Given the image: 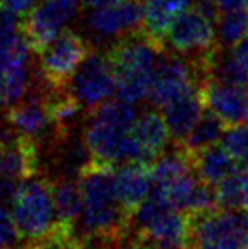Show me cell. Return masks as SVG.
I'll return each instance as SVG.
<instances>
[{
  "mask_svg": "<svg viewBox=\"0 0 248 249\" xmlns=\"http://www.w3.org/2000/svg\"><path fill=\"white\" fill-rule=\"evenodd\" d=\"M218 5L219 12H226V10H235L242 9V7H248V0H214Z\"/></svg>",
  "mask_w": 248,
  "mask_h": 249,
  "instance_id": "obj_31",
  "label": "cell"
},
{
  "mask_svg": "<svg viewBox=\"0 0 248 249\" xmlns=\"http://www.w3.org/2000/svg\"><path fill=\"white\" fill-rule=\"evenodd\" d=\"M165 48L170 53L191 59L212 54L221 48L218 31L214 29V20L202 16L194 7L186 10L167 33Z\"/></svg>",
  "mask_w": 248,
  "mask_h": 249,
  "instance_id": "obj_6",
  "label": "cell"
},
{
  "mask_svg": "<svg viewBox=\"0 0 248 249\" xmlns=\"http://www.w3.org/2000/svg\"><path fill=\"white\" fill-rule=\"evenodd\" d=\"M10 212L22 243L38 244L44 241L58 227L53 183L38 177L24 180Z\"/></svg>",
  "mask_w": 248,
  "mask_h": 249,
  "instance_id": "obj_4",
  "label": "cell"
},
{
  "mask_svg": "<svg viewBox=\"0 0 248 249\" xmlns=\"http://www.w3.org/2000/svg\"><path fill=\"white\" fill-rule=\"evenodd\" d=\"M136 117L133 104L121 99L106 100L87 110L83 144L90 160L113 166L134 160L131 129Z\"/></svg>",
  "mask_w": 248,
  "mask_h": 249,
  "instance_id": "obj_2",
  "label": "cell"
},
{
  "mask_svg": "<svg viewBox=\"0 0 248 249\" xmlns=\"http://www.w3.org/2000/svg\"><path fill=\"white\" fill-rule=\"evenodd\" d=\"M5 121L16 134L29 138L33 141L43 138L48 127L53 125L44 100L33 92H29V95L16 102L14 105L7 107Z\"/></svg>",
  "mask_w": 248,
  "mask_h": 249,
  "instance_id": "obj_17",
  "label": "cell"
},
{
  "mask_svg": "<svg viewBox=\"0 0 248 249\" xmlns=\"http://www.w3.org/2000/svg\"><path fill=\"white\" fill-rule=\"evenodd\" d=\"M231 54L248 73V36H245L240 43H236L235 46L231 48Z\"/></svg>",
  "mask_w": 248,
  "mask_h": 249,
  "instance_id": "obj_30",
  "label": "cell"
},
{
  "mask_svg": "<svg viewBox=\"0 0 248 249\" xmlns=\"http://www.w3.org/2000/svg\"><path fill=\"white\" fill-rule=\"evenodd\" d=\"M202 112H204V104L199 95V87L186 95L172 100L162 108L163 119L170 131V138L175 141V144L184 142L189 132L197 124Z\"/></svg>",
  "mask_w": 248,
  "mask_h": 249,
  "instance_id": "obj_19",
  "label": "cell"
},
{
  "mask_svg": "<svg viewBox=\"0 0 248 249\" xmlns=\"http://www.w3.org/2000/svg\"><path fill=\"white\" fill-rule=\"evenodd\" d=\"M19 231L14 222L12 212L7 205L0 203V249H14L19 248Z\"/></svg>",
  "mask_w": 248,
  "mask_h": 249,
  "instance_id": "obj_26",
  "label": "cell"
},
{
  "mask_svg": "<svg viewBox=\"0 0 248 249\" xmlns=\"http://www.w3.org/2000/svg\"><path fill=\"white\" fill-rule=\"evenodd\" d=\"M78 249H113V244L100 239H94V237H90V239L82 237V243H80Z\"/></svg>",
  "mask_w": 248,
  "mask_h": 249,
  "instance_id": "obj_32",
  "label": "cell"
},
{
  "mask_svg": "<svg viewBox=\"0 0 248 249\" xmlns=\"http://www.w3.org/2000/svg\"><path fill=\"white\" fill-rule=\"evenodd\" d=\"M22 181L10 180V178H0V203L10 207L17 197V192Z\"/></svg>",
  "mask_w": 248,
  "mask_h": 249,
  "instance_id": "obj_28",
  "label": "cell"
},
{
  "mask_svg": "<svg viewBox=\"0 0 248 249\" xmlns=\"http://www.w3.org/2000/svg\"><path fill=\"white\" fill-rule=\"evenodd\" d=\"M82 0H41L20 22V33L39 54L76 17Z\"/></svg>",
  "mask_w": 248,
  "mask_h": 249,
  "instance_id": "obj_8",
  "label": "cell"
},
{
  "mask_svg": "<svg viewBox=\"0 0 248 249\" xmlns=\"http://www.w3.org/2000/svg\"><path fill=\"white\" fill-rule=\"evenodd\" d=\"M218 207L229 210L248 209V166H240L214 187Z\"/></svg>",
  "mask_w": 248,
  "mask_h": 249,
  "instance_id": "obj_23",
  "label": "cell"
},
{
  "mask_svg": "<svg viewBox=\"0 0 248 249\" xmlns=\"http://www.w3.org/2000/svg\"><path fill=\"white\" fill-rule=\"evenodd\" d=\"M243 212V219H245V226H247V231H248V209L242 210Z\"/></svg>",
  "mask_w": 248,
  "mask_h": 249,
  "instance_id": "obj_34",
  "label": "cell"
},
{
  "mask_svg": "<svg viewBox=\"0 0 248 249\" xmlns=\"http://www.w3.org/2000/svg\"><path fill=\"white\" fill-rule=\"evenodd\" d=\"M191 249H248V231L242 210L216 207L191 215Z\"/></svg>",
  "mask_w": 248,
  "mask_h": 249,
  "instance_id": "obj_5",
  "label": "cell"
},
{
  "mask_svg": "<svg viewBox=\"0 0 248 249\" xmlns=\"http://www.w3.org/2000/svg\"><path fill=\"white\" fill-rule=\"evenodd\" d=\"M36 0H0V7L14 12L17 17H26L34 9Z\"/></svg>",
  "mask_w": 248,
  "mask_h": 249,
  "instance_id": "obj_29",
  "label": "cell"
},
{
  "mask_svg": "<svg viewBox=\"0 0 248 249\" xmlns=\"http://www.w3.org/2000/svg\"><path fill=\"white\" fill-rule=\"evenodd\" d=\"M223 148L231 154V158L240 166H248V125L228 127L221 138Z\"/></svg>",
  "mask_w": 248,
  "mask_h": 249,
  "instance_id": "obj_25",
  "label": "cell"
},
{
  "mask_svg": "<svg viewBox=\"0 0 248 249\" xmlns=\"http://www.w3.org/2000/svg\"><path fill=\"white\" fill-rule=\"evenodd\" d=\"M226 124L214 114L212 110L204 107V112L202 115L199 117L197 124L194 125L189 136L184 139V142H180L182 149H186L189 154H194L197 151L208 148V146H212V144H218L221 142V138L226 131Z\"/></svg>",
  "mask_w": 248,
  "mask_h": 249,
  "instance_id": "obj_22",
  "label": "cell"
},
{
  "mask_svg": "<svg viewBox=\"0 0 248 249\" xmlns=\"http://www.w3.org/2000/svg\"><path fill=\"white\" fill-rule=\"evenodd\" d=\"M133 144H134V160L153 163L160 154L165 153L169 144L170 131L163 114L156 110H145L138 114L131 129Z\"/></svg>",
  "mask_w": 248,
  "mask_h": 249,
  "instance_id": "obj_16",
  "label": "cell"
},
{
  "mask_svg": "<svg viewBox=\"0 0 248 249\" xmlns=\"http://www.w3.org/2000/svg\"><path fill=\"white\" fill-rule=\"evenodd\" d=\"M31 53L22 33L0 44V107H10L29 93L34 78Z\"/></svg>",
  "mask_w": 248,
  "mask_h": 249,
  "instance_id": "obj_7",
  "label": "cell"
},
{
  "mask_svg": "<svg viewBox=\"0 0 248 249\" xmlns=\"http://www.w3.org/2000/svg\"><path fill=\"white\" fill-rule=\"evenodd\" d=\"M92 48L76 31L63 29L43 51L39 53V71L48 82L63 87L70 82Z\"/></svg>",
  "mask_w": 248,
  "mask_h": 249,
  "instance_id": "obj_10",
  "label": "cell"
},
{
  "mask_svg": "<svg viewBox=\"0 0 248 249\" xmlns=\"http://www.w3.org/2000/svg\"><path fill=\"white\" fill-rule=\"evenodd\" d=\"M17 24V16L14 12L0 7V44H3L5 41H9L10 37H14L19 29Z\"/></svg>",
  "mask_w": 248,
  "mask_h": 249,
  "instance_id": "obj_27",
  "label": "cell"
},
{
  "mask_svg": "<svg viewBox=\"0 0 248 249\" xmlns=\"http://www.w3.org/2000/svg\"><path fill=\"white\" fill-rule=\"evenodd\" d=\"M194 0H143L141 34L160 51H165V37L172 24L182 16Z\"/></svg>",
  "mask_w": 248,
  "mask_h": 249,
  "instance_id": "obj_18",
  "label": "cell"
},
{
  "mask_svg": "<svg viewBox=\"0 0 248 249\" xmlns=\"http://www.w3.org/2000/svg\"><path fill=\"white\" fill-rule=\"evenodd\" d=\"M114 187L123 209L131 215L152 194V163L133 160L117 164L114 170Z\"/></svg>",
  "mask_w": 248,
  "mask_h": 249,
  "instance_id": "obj_15",
  "label": "cell"
},
{
  "mask_svg": "<svg viewBox=\"0 0 248 249\" xmlns=\"http://www.w3.org/2000/svg\"><path fill=\"white\" fill-rule=\"evenodd\" d=\"M143 3L141 0H119L113 5L90 9L87 14V31L94 39L114 41L141 31Z\"/></svg>",
  "mask_w": 248,
  "mask_h": 249,
  "instance_id": "obj_12",
  "label": "cell"
},
{
  "mask_svg": "<svg viewBox=\"0 0 248 249\" xmlns=\"http://www.w3.org/2000/svg\"><path fill=\"white\" fill-rule=\"evenodd\" d=\"M39 168L38 142L19 134L0 136V178L24 181L36 177Z\"/></svg>",
  "mask_w": 248,
  "mask_h": 249,
  "instance_id": "obj_14",
  "label": "cell"
},
{
  "mask_svg": "<svg viewBox=\"0 0 248 249\" xmlns=\"http://www.w3.org/2000/svg\"><path fill=\"white\" fill-rule=\"evenodd\" d=\"M53 183V200L57 209L58 226L75 227L76 220L82 215V192L78 180L60 178Z\"/></svg>",
  "mask_w": 248,
  "mask_h": 249,
  "instance_id": "obj_21",
  "label": "cell"
},
{
  "mask_svg": "<svg viewBox=\"0 0 248 249\" xmlns=\"http://www.w3.org/2000/svg\"><path fill=\"white\" fill-rule=\"evenodd\" d=\"M119 2V0H82V3L87 9H97V7H106L113 5V3Z\"/></svg>",
  "mask_w": 248,
  "mask_h": 249,
  "instance_id": "obj_33",
  "label": "cell"
},
{
  "mask_svg": "<svg viewBox=\"0 0 248 249\" xmlns=\"http://www.w3.org/2000/svg\"><path fill=\"white\" fill-rule=\"evenodd\" d=\"M218 41L221 48L228 50L248 36V7L219 12L218 17Z\"/></svg>",
  "mask_w": 248,
  "mask_h": 249,
  "instance_id": "obj_24",
  "label": "cell"
},
{
  "mask_svg": "<svg viewBox=\"0 0 248 249\" xmlns=\"http://www.w3.org/2000/svg\"><path fill=\"white\" fill-rule=\"evenodd\" d=\"M191 160L197 178L211 187H216L219 181H223L240 168V164L223 148L221 142L191 154Z\"/></svg>",
  "mask_w": 248,
  "mask_h": 249,
  "instance_id": "obj_20",
  "label": "cell"
},
{
  "mask_svg": "<svg viewBox=\"0 0 248 249\" xmlns=\"http://www.w3.org/2000/svg\"><path fill=\"white\" fill-rule=\"evenodd\" d=\"M66 87L87 110L109 100L116 93V75L106 53L90 51Z\"/></svg>",
  "mask_w": 248,
  "mask_h": 249,
  "instance_id": "obj_9",
  "label": "cell"
},
{
  "mask_svg": "<svg viewBox=\"0 0 248 249\" xmlns=\"http://www.w3.org/2000/svg\"><path fill=\"white\" fill-rule=\"evenodd\" d=\"M199 95L204 107L214 112L226 127L248 122V83H226L204 78L199 83Z\"/></svg>",
  "mask_w": 248,
  "mask_h": 249,
  "instance_id": "obj_13",
  "label": "cell"
},
{
  "mask_svg": "<svg viewBox=\"0 0 248 249\" xmlns=\"http://www.w3.org/2000/svg\"><path fill=\"white\" fill-rule=\"evenodd\" d=\"M199 87V73L194 63L175 53H162L153 73L148 100L152 105L163 108L167 104L186 95Z\"/></svg>",
  "mask_w": 248,
  "mask_h": 249,
  "instance_id": "obj_11",
  "label": "cell"
},
{
  "mask_svg": "<svg viewBox=\"0 0 248 249\" xmlns=\"http://www.w3.org/2000/svg\"><path fill=\"white\" fill-rule=\"evenodd\" d=\"M106 54L116 75L117 99L133 105L148 99L162 51L139 31L113 43Z\"/></svg>",
  "mask_w": 248,
  "mask_h": 249,
  "instance_id": "obj_3",
  "label": "cell"
},
{
  "mask_svg": "<svg viewBox=\"0 0 248 249\" xmlns=\"http://www.w3.org/2000/svg\"><path fill=\"white\" fill-rule=\"evenodd\" d=\"M113 164L89 160L78 170L82 220L87 237L117 243L128 234L131 215L123 209L114 187Z\"/></svg>",
  "mask_w": 248,
  "mask_h": 249,
  "instance_id": "obj_1",
  "label": "cell"
}]
</instances>
